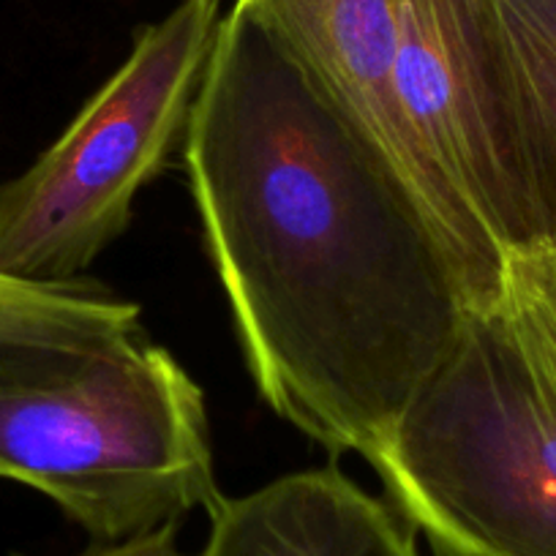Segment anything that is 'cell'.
Returning <instances> with one entry per match:
<instances>
[{
    "label": "cell",
    "mask_w": 556,
    "mask_h": 556,
    "mask_svg": "<svg viewBox=\"0 0 556 556\" xmlns=\"http://www.w3.org/2000/svg\"><path fill=\"white\" fill-rule=\"evenodd\" d=\"M180 164L262 401L333 456L374 464L469 314L434 229L235 7Z\"/></svg>",
    "instance_id": "cell-1"
},
{
    "label": "cell",
    "mask_w": 556,
    "mask_h": 556,
    "mask_svg": "<svg viewBox=\"0 0 556 556\" xmlns=\"http://www.w3.org/2000/svg\"><path fill=\"white\" fill-rule=\"evenodd\" d=\"M371 467L434 556H556V384L500 303L469 308Z\"/></svg>",
    "instance_id": "cell-2"
},
{
    "label": "cell",
    "mask_w": 556,
    "mask_h": 556,
    "mask_svg": "<svg viewBox=\"0 0 556 556\" xmlns=\"http://www.w3.org/2000/svg\"><path fill=\"white\" fill-rule=\"evenodd\" d=\"M0 478L50 496L93 543L224 500L205 393L139 333L45 382L0 384Z\"/></svg>",
    "instance_id": "cell-3"
},
{
    "label": "cell",
    "mask_w": 556,
    "mask_h": 556,
    "mask_svg": "<svg viewBox=\"0 0 556 556\" xmlns=\"http://www.w3.org/2000/svg\"><path fill=\"white\" fill-rule=\"evenodd\" d=\"M222 20V0H180L146 25L61 137L0 184V276L74 281L126 235L137 197L184 153Z\"/></svg>",
    "instance_id": "cell-4"
},
{
    "label": "cell",
    "mask_w": 556,
    "mask_h": 556,
    "mask_svg": "<svg viewBox=\"0 0 556 556\" xmlns=\"http://www.w3.org/2000/svg\"><path fill=\"white\" fill-rule=\"evenodd\" d=\"M393 90L431 224L469 308L502 298L505 256L540 243L494 0H399Z\"/></svg>",
    "instance_id": "cell-5"
},
{
    "label": "cell",
    "mask_w": 556,
    "mask_h": 556,
    "mask_svg": "<svg viewBox=\"0 0 556 556\" xmlns=\"http://www.w3.org/2000/svg\"><path fill=\"white\" fill-rule=\"evenodd\" d=\"M235 9L312 79L434 229L395 104L399 0H235Z\"/></svg>",
    "instance_id": "cell-6"
},
{
    "label": "cell",
    "mask_w": 556,
    "mask_h": 556,
    "mask_svg": "<svg viewBox=\"0 0 556 556\" xmlns=\"http://www.w3.org/2000/svg\"><path fill=\"white\" fill-rule=\"evenodd\" d=\"M207 518L197 556H420L404 518L336 464L224 496Z\"/></svg>",
    "instance_id": "cell-7"
},
{
    "label": "cell",
    "mask_w": 556,
    "mask_h": 556,
    "mask_svg": "<svg viewBox=\"0 0 556 556\" xmlns=\"http://www.w3.org/2000/svg\"><path fill=\"white\" fill-rule=\"evenodd\" d=\"M142 308L83 278L0 276V384L45 382L142 333Z\"/></svg>",
    "instance_id": "cell-8"
},
{
    "label": "cell",
    "mask_w": 556,
    "mask_h": 556,
    "mask_svg": "<svg viewBox=\"0 0 556 556\" xmlns=\"http://www.w3.org/2000/svg\"><path fill=\"white\" fill-rule=\"evenodd\" d=\"M543 240L556 238V0H494Z\"/></svg>",
    "instance_id": "cell-9"
},
{
    "label": "cell",
    "mask_w": 556,
    "mask_h": 556,
    "mask_svg": "<svg viewBox=\"0 0 556 556\" xmlns=\"http://www.w3.org/2000/svg\"><path fill=\"white\" fill-rule=\"evenodd\" d=\"M500 308L529 361L556 384V238L505 256Z\"/></svg>",
    "instance_id": "cell-10"
},
{
    "label": "cell",
    "mask_w": 556,
    "mask_h": 556,
    "mask_svg": "<svg viewBox=\"0 0 556 556\" xmlns=\"http://www.w3.org/2000/svg\"><path fill=\"white\" fill-rule=\"evenodd\" d=\"M20 556V554H14ZM79 556H197L186 554L178 543V523L137 534V538L117 540V543H93Z\"/></svg>",
    "instance_id": "cell-11"
}]
</instances>
